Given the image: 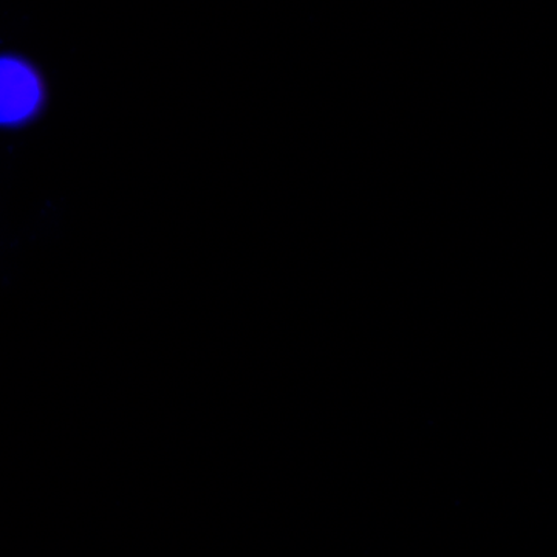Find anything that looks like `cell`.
Returning <instances> with one entry per match:
<instances>
[{
	"mask_svg": "<svg viewBox=\"0 0 557 557\" xmlns=\"http://www.w3.org/2000/svg\"><path fill=\"white\" fill-rule=\"evenodd\" d=\"M40 98L35 73L20 61L0 62V121L16 123L30 116Z\"/></svg>",
	"mask_w": 557,
	"mask_h": 557,
	"instance_id": "cell-1",
	"label": "cell"
}]
</instances>
